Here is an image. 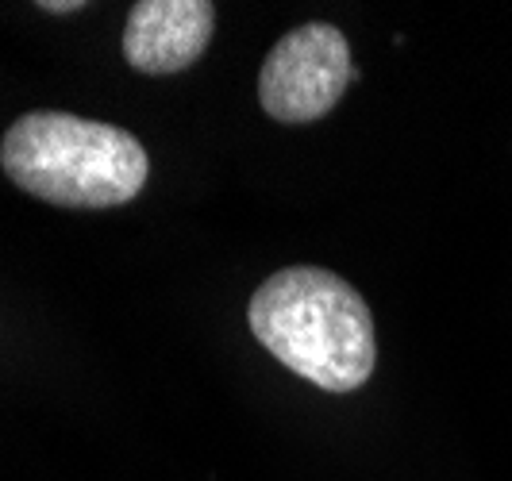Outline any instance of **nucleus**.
<instances>
[{
    "label": "nucleus",
    "instance_id": "nucleus-1",
    "mask_svg": "<svg viewBox=\"0 0 512 481\" xmlns=\"http://www.w3.org/2000/svg\"><path fill=\"white\" fill-rule=\"evenodd\" d=\"M247 324L285 370L328 393L359 389L378 366L366 301L351 281L320 266H289L262 281Z\"/></svg>",
    "mask_w": 512,
    "mask_h": 481
},
{
    "label": "nucleus",
    "instance_id": "nucleus-2",
    "mask_svg": "<svg viewBox=\"0 0 512 481\" xmlns=\"http://www.w3.org/2000/svg\"><path fill=\"white\" fill-rule=\"evenodd\" d=\"M12 185L58 208H116L143 193L151 158L124 127L70 112H27L0 139Z\"/></svg>",
    "mask_w": 512,
    "mask_h": 481
},
{
    "label": "nucleus",
    "instance_id": "nucleus-3",
    "mask_svg": "<svg viewBox=\"0 0 512 481\" xmlns=\"http://www.w3.org/2000/svg\"><path fill=\"white\" fill-rule=\"evenodd\" d=\"M351 81L355 62L343 31L335 24H301L266 54L258 104L278 124H312L332 112Z\"/></svg>",
    "mask_w": 512,
    "mask_h": 481
},
{
    "label": "nucleus",
    "instance_id": "nucleus-4",
    "mask_svg": "<svg viewBox=\"0 0 512 481\" xmlns=\"http://www.w3.org/2000/svg\"><path fill=\"white\" fill-rule=\"evenodd\" d=\"M212 31L208 0H139L124 24V58L139 74H181L208 51Z\"/></svg>",
    "mask_w": 512,
    "mask_h": 481
},
{
    "label": "nucleus",
    "instance_id": "nucleus-5",
    "mask_svg": "<svg viewBox=\"0 0 512 481\" xmlns=\"http://www.w3.org/2000/svg\"><path fill=\"white\" fill-rule=\"evenodd\" d=\"M39 8L43 12H77V8H85L81 0H70V4H62V0H39Z\"/></svg>",
    "mask_w": 512,
    "mask_h": 481
}]
</instances>
